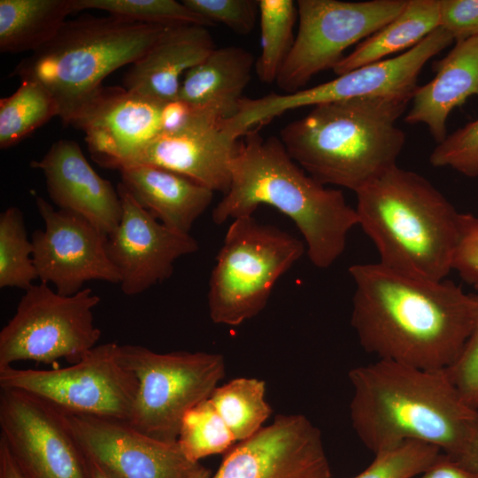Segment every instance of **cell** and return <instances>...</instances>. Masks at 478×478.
<instances>
[{
  "instance_id": "cell-30",
  "label": "cell",
  "mask_w": 478,
  "mask_h": 478,
  "mask_svg": "<svg viewBox=\"0 0 478 478\" xmlns=\"http://www.w3.org/2000/svg\"><path fill=\"white\" fill-rule=\"evenodd\" d=\"M24 216L11 206L0 214V288L28 289L38 278Z\"/></svg>"
},
{
  "instance_id": "cell-12",
  "label": "cell",
  "mask_w": 478,
  "mask_h": 478,
  "mask_svg": "<svg viewBox=\"0 0 478 478\" xmlns=\"http://www.w3.org/2000/svg\"><path fill=\"white\" fill-rule=\"evenodd\" d=\"M407 0H298V29L276 79L287 94L301 89L317 73L334 68L343 51L386 26Z\"/></svg>"
},
{
  "instance_id": "cell-16",
  "label": "cell",
  "mask_w": 478,
  "mask_h": 478,
  "mask_svg": "<svg viewBox=\"0 0 478 478\" xmlns=\"http://www.w3.org/2000/svg\"><path fill=\"white\" fill-rule=\"evenodd\" d=\"M62 412L84 456L117 478H189L201 466L126 420Z\"/></svg>"
},
{
  "instance_id": "cell-27",
  "label": "cell",
  "mask_w": 478,
  "mask_h": 478,
  "mask_svg": "<svg viewBox=\"0 0 478 478\" xmlns=\"http://www.w3.org/2000/svg\"><path fill=\"white\" fill-rule=\"evenodd\" d=\"M57 102L38 81L21 80L17 90L0 100V147L7 149L58 116Z\"/></svg>"
},
{
  "instance_id": "cell-8",
  "label": "cell",
  "mask_w": 478,
  "mask_h": 478,
  "mask_svg": "<svg viewBox=\"0 0 478 478\" xmlns=\"http://www.w3.org/2000/svg\"><path fill=\"white\" fill-rule=\"evenodd\" d=\"M120 362L134 373L138 390L127 422L156 440L176 443L185 413L209 398L225 376L219 353H158L142 345L119 346Z\"/></svg>"
},
{
  "instance_id": "cell-36",
  "label": "cell",
  "mask_w": 478,
  "mask_h": 478,
  "mask_svg": "<svg viewBox=\"0 0 478 478\" xmlns=\"http://www.w3.org/2000/svg\"><path fill=\"white\" fill-rule=\"evenodd\" d=\"M446 371L463 400L478 411V295L471 332L458 358Z\"/></svg>"
},
{
  "instance_id": "cell-13",
  "label": "cell",
  "mask_w": 478,
  "mask_h": 478,
  "mask_svg": "<svg viewBox=\"0 0 478 478\" xmlns=\"http://www.w3.org/2000/svg\"><path fill=\"white\" fill-rule=\"evenodd\" d=\"M0 438L27 478H89L63 412L19 389L0 390Z\"/></svg>"
},
{
  "instance_id": "cell-6",
  "label": "cell",
  "mask_w": 478,
  "mask_h": 478,
  "mask_svg": "<svg viewBox=\"0 0 478 478\" xmlns=\"http://www.w3.org/2000/svg\"><path fill=\"white\" fill-rule=\"evenodd\" d=\"M167 26L109 15L66 20L57 35L22 59L10 73L41 82L52 95L63 125L69 126L115 70L132 65Z\"/></svg>"
},
{
  "instance_id": "cell-22",
  "label": "cell",
  "mask_w": 478,
  "mask_h": 478,
  "mask_svg": "<svg viewBox=\"0 0 478 478\" xmlns=\"http://www.w3.org/2000/svg\"><path fill=\"white\" fill-rule=\"evenodd\" d=\"M433 69L436 76L417 88L405 121L425 124L439 143L447 136V120L451 111L468 97L478 96V36L455 42Z\"/></svg>"
},
{
  "instance_id": "cell-3",
  "label": "cell",
  "mask_w": 478,
  "mask_h": 478,
  "mask_svg": "<svg viewBox=\"0 0 478 478\" xmlns=\"http://www.w3.org/2000/svg\"><path fill=\"white\" fill-rule=\"evenodd\" d=\"M261 204L277 209L295 223L314 266H331L343 253L349 232L358 225L356 209L340 189H329L300 167L280 138L264 139L258 129L242 136L231 164L228 191L214 207L212 220L252 216Z\"/></svg>"
},
{
  "instance_id": "cell-31",
  "label": "cell",
  "mask_w": 478,
  "mask_h": 478,
  "mask_svg": "<svg viewBox=\"0 0 478 478\" xmlns=\"http://www.w3.org/2000/svg\"><path fill=\"white\" fill-rule=\"evenodd\" d=\"M236 440L210 397L189 410L181 424L177 443L193 462L207 456L226 453Z\"/></svg>"
},
{
  "instance_id": "cell-5",
  "label": "cell",
  "mask_w": 478,
  "mask_h": 478,
  "mask_svg": "<svg viewBox=\"0 0 478 478\" xmlns=\"http://www.w3.org/2000/svg\"><path fill=\"white\" fill-rule=\"evenodd\" d=\"M355 193L358 225L380 264L417 278L445 279L460 212L428 179L396 165Z\"/></svg>"
},
{
  "instance_id": "cell-42",
  "label": "cell",
  "mask_w": 478,
  "mask_h": 478,
  "mask_svg": "<svg viewBox=\"0 0 478 478\" xmlns=\"http://www.w3.org/2000/svg\"><path fill=\"white\" fill-rule=\"evenodd\" d=\"M86 464L89 478H117L102 466L87 458Z\"/></svg>"
},
{
  "instance_id": "cell-19",
  "label": "cell",
  "mask_w": 478,
  "mask_h": 478,
  "mask_svg": "<svg viewBox=\"0 0 478 478\" xmlns=\"http://www.w3.org/2000/svg\"><path fill=\"white\" fill-rule=\"evenodd\" d=\"M225 120L207 111L196 109L184 126L156 137L124 167L135 165L163 167L212 191L226 194L231 182V164L238 140L227 131Z\"/></svg>"
},
{
  "instance_id": "cell-32",
  "label": "cell",
  "mask_w": 478,
  "mask_h": 478,
  "mask_svg": "<svg viewBox=\"0 0 478 478\" xmlns=\"http://www.w3.org/2000/svg\"><path fill=\"white\" fill-rule=\"evenodd\" d=\"M96 9L133 21L172 26H211L205 19L175 0H74V12Z\"/></svg>"
},
{
  "instance_id": "cell-37",
  "label": "cell",
  "mask_w": 478,
  "mask_h": 478,
  "mask_svg": "<svg viewBox=\"0 0 478 478\" xmlns=\"http://www.w3.org/2000/svg\"><path fill=\"white\" fill-rule=\"evenodd\" d=\"M451 269L478 290V215L460 213Z\"/></svg>"
},
{
  "instance_id": "cell-34",
  "label": "cell",
  "mask_w": 478,
  "mask_h": 478,
  "mask_svg": "<svg viewBox=\"0 0 478 478\" xmlns=\"http://www.w3.org/2000/svg\"><path fill=\"white\" fill-rule=\"evenodd\" d=\"M435 167H450L461 174L478 176V119L437 143L429 157Z\"/></svg>"
},
{
  "instance_id": "cell-18",
  "label": "cell",
  "mask_w": 478,
  "mask_h": 478,
  "mask_svg": "<svg viewBox=\"0 0 478 478\" xmlns=\"http://www.w3.org/2000/svg\"><path fill=\"white\" fill-rule=\"evenodd\" d=\"M122 216L107 235L106 250L127 296L143 293L168 279L175 261L196 252L198 243L190 235L173 231L143 209L120 182Z\"/></svg>"
},
{
  "instance_id": "cell-26",
  "label": "cell",
  "mask_w": 478,
  "mask_h": 478,
  "mask_svg": "<svg viewBox=\"0 0 478 478\" xmlns=\"http://www.w3.org/2000/svg\"><path fill=\"white\" fill-rule=\"evenodd\" d=\"M73 12L74 0H0V52H35Z\"/></svg>"
},
{
  "instance_id": "cell-11",
  "label": "cell",
  "mask_w": 478,
  "mask_h": 478,
  "mask_svg": "<svg viewBox=\"0 0 478 478\" xmlns=\"http://www.w3.org/2000/svg\"><path fill=\"white\" fill-rule=\"evenodd\" d=\"M114 342L95 346L72 366L48 370L0 369V388L26 391L62 412L127 421L138 382L119 360Z\"/></svg>"
},
{
  "instance_id": "cell-29",
  "label": "cell",
  "mask_w": 478,
  "mask_h": 478,
  "mask_svg": "<svg viewBox=\"0 0 478 478\" xmlns=\"http://www.w3.org/2000/svg\"><path fill=\"white\" fill-rule=\"evenodd\" d=\"M261 53L255 63L258 79L276 81L294 42V27L298 19L297 2L258 0Z\"/></svg>"
},
{
  "instance_id": "cell-15",
  "label": "cell",
  "mask_w": 478,
  "mask_h": 478,
  "mask_svg": "<svg viewBox=\"0 0 478 478\" xmlns=\"http://www.w3.org/2000/svg\"><path fill=\"white\" fill-rule=\"evenodd\" d=\"M210 478H333L320 429L302 414H279L228 450Z\"/></svg>"
},
{
  "instance_id": "cell-23",
  "label": "cell",
  "mask_w": 478,
  "mask_h": 478,
  "mask_svg": "<svg viewBox=\"0 0 478 478\" xmlns=\"http://www.w3.org/2000/svg\"><path fill=\"white\" fill-rule=\"evenodd\" d=\"M121 184L156 220L180 234L189 235L211 204L213 191L173 171L135 165L120 170Z\"/></svg>"
},
{
  "instance_id": "cell-24",
  "label": "cell",
  "mask_w": 478,
  "mask_h": 478,
  "mask_svg": "<svg viewBox=\"0 0 478 478\" xmlns=\"http://www.w3.org/2000/svg\"><path fill=\"white\" fill-rule=\"evenodd\" d=\"M255 63L253 55L242 47L215 48L186 72L178 100L227 120L243 98Z\"/></svg>"
},
{
  "instance_id": "cell-43",
  "label": "cell",
  "mask_w": 478,
  "mask_h": 478,
  "mask_svg": "<svg viewBox=\"0 0 478 478\" xmlns=\"http://www.w3.org/2000/svg\"><path fill=\"white\" fill-rule=\"evenodd\" d=\"M212 476L211 470L201 465L189 478H210Z\"/></svg>"
},
{
  "instance_id": "cell-7",
  "label": "cell",
  "mask_w": 478,
  "mask_h": 478,
  "mask_svg": "<svg viewBox=\"0 0 478 478\" xmlns=\"http://www.w3.org/2000/svg\"><path fill=\"white\" fill-rule=\"evenodd\" d=\"M305 243L252 216L229 225L209 279V314L216 324L239 326L266 305L278 281L305 253Z\"/></svg>"
},
{
  "instance_id": "cell-1",
  "label": "cell",
  "mask_w": 478,
  "mask_h": 478,
  "mask_svg": "<svg viewBox=\"0 0 478 478\" xmlns=\"http://www.w3.org/2000/svg\"><path fill=\"white\" fill-rule=\"evenodd\" d=\"M349 273L356 286L351 324L367 353L428 370L453 364L474 324L476 294L379 262L352 265Z\"/></svg>"
},
{
  "instance_id": "cell-17",
  "label": "cell",
  "mask_w": 478,
  "mask_h": 478,
  "mask_svg": "<svg viewBox=\"0 0 478 478\" xmlns=\"http://www.w3.org/2000/svg\"><path fill=\"white\" fill-rule=\"evenodd\" d=\"M167 104L123 87H102L71 126L85 133L88 150L96 163L120 170L141 149L166 132Z\"/></svg>"
},
{
  "instance_id": "cell-21",
  "label": "cell",
  "mask_w": 478,
  "mask_h": 478,
  "mask_svg": "<svg viewBox=\"0 0 478 478\" xmlns=\"http://www.w3.org/2000/svg\"><path fill=\"white\" fill-rule=\"evenodd\" d=\"M214 49L204 26H167L152 47L126 72L123 88L159 102L176 101L181 75Z\"/></svg>"
},
{
  "instance_id": "cell-39",
  "label": "cell",
  "mask_w": 478,
  "mask_h": 478,
  "mask_svg": "<svg viewBox=\"0 0 478 478\" xmlns=\"http://www.w3.org/2000/svg\"><path fill=\"white\" fill-rule=\"evenodd\" d=\"M420 478H478V474L442 452L435 463L420 474Z\"/></svg>"
},
{
  "instance_id": "cell-40",
  "label": "cell",
  "mask_w": 478,
  "mask_h": 478,
  "mask_svg": "<svg viewBox=\"0 0 478 478\" xmlns=\"http://www.w3.org/2000/svg\"><path fill=\"white\" fill-rule=\"evenodd\" d=\"M0 478H27L0 438Z\"/></svg>"
},
{
  "instance_id": "cell-41",
  "label": "cell",
  "mask_w": 478,
  "mask_h": 478,
  "mask_svg": "<svg viewBox=\"0 0 478 478\" xmlns=\"http://www.w3.org/2000/svg\"><path fill=\"white\" fill-rule=\"evenodd\" d=\"M454 459L463 466L478 474V428L467 445Z\"/></svg>"
},
{
  "instance_id": "cell-28",
  "label": "cell",
  "mask_w": 478,
  "mask_h": 478,
  "mask_svg": "<svg viewBox=\"0 0 478 478\" xmlns=\"http://www.w3.org/2000/svg\"><path fill=\"white\" fill-rule=\"evenodd\" d=\"M265 394L263 380L240 377L217 387L210 399L235 439L241 442L258 432L271 415Z\"/></svg>"
},
{
  "instance_id": "cell-14",
  "label": "cell",
  "mask_w": 478,
  "mask_h": 478,
  "mask_svg": "<svg viewBox=\"0 0 478 478\" xmlns=\"http://www.w3.org/2000/svg\"><path fill=\"white\" fill-rule=\"evenodd\" d=\"M35 204L44 222L31 239L41 282L52 283L62 296L78 293L89 281L120 282L107 254V235L76 212L55 210L42 197H35Z\"/></svg>"
},
{
  "instance_id": "cell-25",
  "label": "cell",
  "mask_w": 478,
  "mask_h": 478,
  "mask_svg": "<svg viewBox=\"0 0 478 478\" xmlns=\"http://www.w3.org/2000/svg\"><path fill=\"white\" fill-rule=\"evenodd\" d=\"M439 0H407L397 17L361 42L333 71L339 76L409 50L439 27Z\"/></svg>"
},
{
  "instance_id": "cell-33",
  "label": "cell",
  "mask_w": 478,
  "mask_h": 478,
  "mask_svg": "<svg viewBox=\"0 0 478 478\" xmlns=\"http://www.w3.org/2000/svg\"><path fill=\"white\" fill-rule=\"evenodd\" d=\"M443 451L416 440L377 452L372 463L352 478H412L428 470Z\"/></svg>"
},
{
  "instance_id": "cell-35",
  "label": "cell",
  "mask_w": 478,
  "mask_h": 478,
  "mask_svg": "<svg viewBox=\"0 0 478 478\" xmlns=\"http://www.w3.org/2000/svg\"><path fill=\"white\" fill-rule=\"evenodd\" d=\"M182 3L211 26L220 23L241 35L249 34L258 15L255 0H183Z\"/></svg>"
},
{
  "instance_id": "cell-20",
  "label": "cell",
  "mask_w": 478,
  "mask_h": 478,
  "mask_svg": "<svg viewBox=\"0 0 478 478\" xmlns=\"http://www.w3.org/2000/svg\"><path fill=\"white\" fill-rule=\"evenodd\" d=\"M30 165L42 172L58 209L85 217L107 235L118 227L122 216L118 191L92 168L76 142L60 139Z\"/></svg>"
},
{
  "instance_id": "cell-2",
  "label": "cell",
  "mask_w": 478,
  "mask_h": 478,
  "mask_svg": "<svg viewBox=\"0 0 478 478\" xmlns=\"http://www.w3.org/2000/svg\"><path fill=\"white\" fill-rule=\"evenodd\" d=\"M351 426L374 454L408 440L457 458L478 428V411L461 397L446 369L378 359L348 373Z\"/></svg>"
},
{
  "instance_id": "cell-4",
  "label": "cell",
  "mask_w": 478,
  "mask_h": 478,
  "mask_svg": "<svg viewBox=\"0 0 478 478\" xmlns=\"http://www.w3.org/2000/svg\"><path fill=\"white\" fill-rule=\"evenodd\" d=\"M411 96H371L315 105L280 139L319 182L358 191L397 165L405 135L396 125Z\"/></svg>"
},
{
  "instance_id": "cell-9",
  "label": "cell",
  "mask_w": 478,
  "mask_h": 478,
  "mask_svg": "<svg viewBox=\"0 0 478 478\" xmlns=\"http://www.w3.org/2000/svg\"><path fill=\"white\" fill-rule=\"evenodd\" d=\"M99 303L89 288L62 296L46 283L33 284L0 331V369L22 360L80 361L100 338L93 316Z\"/></svg>"
},
{
  "instance_id": "cell-10",
  "label": "cell",
  "mask_w": 478,
  "mask_h": 478,
  "mask_svg": "<svg viewBox=\"0 0 478 478\" xmlns=\"http://www.w3.org/2000/svg\"><path fill=\"white\" fill-rule=\"evenodd\" d=\"M453 42L452 36L439 27L397 57L361 66L318 86L291 94L243 97L230 119L231 127L243 135L300 107L360 97H413L419 87L418 77L426 63Z\"/></svg>"
},
{
  "instance_id": "cell-38",
  "label": "cell",
  "mask_w": 478,
  "mask_h": 478,
  "mask_svg": "<svg viewBox=\"0 0 478 478\" xmlns=\"http://www.w3.org/2000/svg\"><path fill=\"white\" fill-rule=\"evenodd\" d=\"M439 27L454 42L478 36V0H439Z\"/></svg>"
}]
</instances>
